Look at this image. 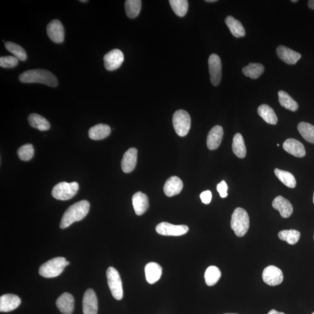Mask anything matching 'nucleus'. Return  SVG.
<instances>
[{"instance_id": "nucleus-1", "label": "nucleus", "mask_w": 314, "mask_h": 314, "mask_svg": "<svg viewBox=\"0 0 314 314\" xmlns=\"http://www.w3.org/2000/svg\"><path fill=\"white\" fill-rule=\"evenodd\" d=\"M90 203L87 200H81L72 205L68 208L61 219L60 227L66 229L75 222L82 220L90 210Z\"/></svg>"}, {"instance_id": "nucleus-2", "label": "nucleus", "mask_w": 314, "mask_h": 314, "mask_svg": "<svg viewBox=\"0 0 314 314\" xmlns=\"http://www.w3.org/2000/svg\"><path fill=\"white\" fill-rule=\"evenodd\" d=\"M19 80L25 83H42L56 87L58 80L55 75L44 70H32L24 72L19 77Z\"/></svg>"}, {"instance_id": "nucleus-3", "label": "nucleus", "mask_w": 314, "mask_h": 314, "mask_svg": "<svg viewBox=\"0 0 314 314\" xmlns=\"http://www.w3.org/2000/svg\"><path fill=\"white\" fill-rule=\"evenodd\" d=\"M70 264L64 257H56L50 259L41 265L39 274L46 278H53L59 276L64 270V268Z\"/></svg>"}, {"instance_id": "nucleus-4", "label": "nucleus", "mask_w": 314, "mask_h": 314, "mask_svg": "<svg viewBox=\"0 0 314 314\" xmlns=\"http://www.w3.org/2000/svg\"><path fill=\"white\" fill-rule=\"evenodd\" d=\"M231 226L237 236H244L250 227V219L247 211L241 208H236L232 216Z\"/></svg>"}, {"instance_id": "nucleus-5", "label": "nucleus", "mask_w": 314, "mask_h": 314, "mask_svg": "<svg viewBox=\"0 0 314 314\" xmlns=\"http://www.w3.org/2000/svg\"><path fill=\"white\" fill-rule=\"evenodd\" d=\"M78 187V184L76 182H60L53 187L51 194L54 199L57 200H68L76 195Z\"/></svg>"}, {"instance_id": "nucleus-6", "label": "nucleus", "mask_w": 314, "mask_h": 314, "mask_svg": "<svg viewBox=\"0 0 314 314\" xmlns=\"http://www.w3.org/2000/svg\"><path fill=\"white\" fill-rule=\"evenodd\" d=\"M172 122L177 135L184 137L188 134L191 126V119L188 112L183 110L176 111L173 115Z\"/></svg>"}, {"instance_id": "nucleus-7", "label": "nucleus", "mask_w": 314, "mask_h": 314, "mask_svg": "<svg viewBox=\"0 0 314 314\" xmlns=\"http://www.w3.org/2000/svg\"><path fill=\"white\" fill-rule=\"evenodd\" d=\"M106 274L108 285L112 296L116 300H121L123 298L124 291L120 275L117 269L112 267L108 268Z\"/></svg>"}, {"instance_id": "nucleus-8", "label": "nucleus", "mask_w": 314, "mask_h": 314, "mask_svg": "<svg viewBox=\"0 0 314 314\" xmlns=\"http://www.w3.org/2000/svg\"><path fill=\"white\" fill-rule=\"evenodd\" d=\"M156 230L157 233L161 235L180 236L187 234L189 228L186 225H175L163 222L157 225Z\"/></svg>"}, {"instance_id": "nucleus-9", "label": "nucleus", "mask_w": 314, "mask_h": 314, "mask_svg": "<svg viewBox=\"0 0 314 314\" xmlns=\"http://www.w3.org/2000/svg\"><path fill=\"white\" fill-rule=\"evenodd\" d=\"M208 67L211 83L217 86L222 78V63L220 57L216 54H211L208 59Z\"/></svg>"}, {"instance_id": "nucleus-10", "label": "nucleus", "mask_w": 314, "mask_h": 314, "mask_svg": "<svg viewBox=\"0 0 314 314\" xmlns=\"http://www.w3.org/2000/svg\"><path fill=\"white\" fill-rule=\"evenodd\" d=\"M124 61V54L119 49L112 50L104 57V67L109 71L117 70Z\"/></svg>"}, {"instance_id": "nucleus-11", "label": "nucleus", "mask_w": 314, "mask_h": 314, "mask_svg": "<svg viewBox=\"0 0 314 314\" xmlns=\"http://www.w3.org/2000/svg\"><path fill=\"white\" fill-rule=\"evenodd\" d=\"M262 279L269 286H274L281 284L283 281L282 271L274 265H269L264 269L262 273Z\"/></svg>"}, {"instance_id": "nucleus-12", "label": "nucleus", "mask_w": 314, "mask_h": 314, "mask_svg": "<svg viewBox=\"0 0 314 314\" xmlns=\"http://www.w3.org/2000/svg\"><path fill=\"white\" fill-rule=\"evenodd\" d=\"M47 33L51 41L57 44L62 43L64 40V28L60 20L51 21L47 26Z\"/></svg>"}, {"instance_id": "nucleus-13", "label": "nucleus", "mask_w": 314, "mask_h": 314, "mask_svg": "<svg viewBox=\"0 0 314 314\" xmlns=\"http://www.w3.org/2000/svg\"><path fill=\"white\" fill-rule=\"evenodd\" d=\"M98 300L93 289H88L85 292L83 298L84 314H97Z\"/></svg>"}, {"instance_id": "nucleus-14", "label": "nucleus", "mask_w": 314, "mask_h": 314, "mask_svg": "<svg viewBox=\"0 0 314 314\" xmlns=\"http://www.w3.org/2000/svg\"><path fill=\"white\" fill-rule=\"evenodd\" d=\"M276 53L280 59L289 65L296 64L302 57L300 53L284 46L278 47Z\"/></svg>"}, {"instance_id": "nucleus-15", "label": "nucleus", "mask_w": 314, "mask_h": 314, "mask_svg": "<svg viewBox=\"0 0 314 314\" xmlns=\"http://www.w3.org/2000/svg\"><path fill=\"white\" fill-rule=\"evenodd\" d=\"M224 136V130L222 126H215L207 136V145L208 149L216 150L219 148Z\"/></svg>"}, {"instance_id": "nucleus-16", "label": "nucleus", "mask_w": 314, "mask_h": 314, "mask_svg": "<svg viewBox=\"0 0 314 314\" xmlns=\"http://www.w3.org/2000/svg\"><path fill=\"white\" fill-rule=\"evenodd\" d=\"M138 159V150L135 148H131L126 152L123 157L121 167L125 173H130L135 168Z\"/></svg>"}, {"instance_id": "nucleus-17", "label": "nucleus", "mask_w": 314, "mask_h": 314, "mask_svg": "<svg viewBox=\"0 0 314 314\" xmlns=\"http://www.w3.org/2000/svg\"><path fill=\"white\" fill-rule=\"evenodd\" d=\"M21 303V300L18 296L13 294H6L0 298V312L8 313L15 310Z\"/></svg>"}, {"instance_id": "nucleus-18", "label": "nucleus", "mask_w": 314, "mask_h": 314, "mask_svg": "<svg viewBox=\"0 0 314 314\" xmlns=\"http://www.w3.org/2000/svg\"><path fill=\"white\" fill-rule=\"evenodd\" d=\"M272 207L278 210L282 218H288L292 216L293 207L288 200L279 196L276 197L273 201Z\"/></svg>"}, {"instance_id": "nucleus-19", "label": "nucleus", "mask_w": 314, "mask_h": 314, "mask_svg": "<svg viewBox=\"0 0 314 314\" xmlns=\"http://www.w3.org/2000/svg\"><path fill=\"white\" fill-rule=\"evenodd\" d=\"M283 148L293 156L302 158L306 156L305 146L295 139H289L283 143Z\"/></svg>"}, {"instance_id": "nucleus-20", "label": "nucleus", "mask_w": 314, "mask_h": 314, "mask_svg": "<svg viewBox=\"0 0 314 314\" xmlns=\"http://www.w3.org/2000/svg\"><path fill=\"white\" fill-rule=\"evenodd\" d=\"M74 298L69 293H64L57 300L58 309L64 314H72L74 310Z\"/></svg>"}, {"instance_id": "nucleus-21", "label": "nucleus", "mask_w": 314, "mask_h": 314, "mask_svg": "<svg viewBox=\"0 0 314 314\" xmlns=\"http://www.w3.org/2000/svg\"><path fill=\"white\" fill-rule=\"evenodd\" d=\"M132 203L135 213L138 216H142L148 210L149 199L146 194L141 192L136 193L132 197Z\"/></svg>"}, {"instance_id": "nucleus-22", "label": "nucleus", "mask_w": 314, "mask_h": 314, "mask_svg": "<svg viewBox=\"0 0 314 314\" xmlns=\"http://www.w3.org/2000/svg\"><path fill=\"white\" fill-rule=\"evenodd\" d=\"M182 180L177 176L170 177L165 183L163 187V192L168 197H173L177 195L183 189Z\"/></svg>"}, {"instance_id": "nucleus-23", "label": "nucleus", "mask_w": 314, "mask_h": 314, "mask_svg": "<svg viewBox=\"0 0 314 314\" xmlns=\"http://www.w3.org/2000/svg\"><path fill=\"white\" fill-rule=\"evenodd\" d=\"M162 269L156 262H150L145 267V275L147 281L150 284H154L161 278Z\"/></svg>"}, {"instance_id": "nucleus-24", "label": "nucleus", "mask_w": 314, "mask_h": 314, "mask_svg": "<svg viewBox=\"0 0 314 314\" xmlns=\"http://www.w3.org/2000/svg\"><path fill=\"white\" fill-rule=\"evenodd\" d=\"M111 132L110 126L100 124L93 126L89 129L88 136L91 139L99 141L107 138L110 135Z\"/></svg>"}, {"instance_id": "nucleus-25", "label": "nucleus", "mask_w": 314, "mask_h": 314, "mask_svg": "<svg viewBox=\"0 0 314 314\" xmlns=\"http://www.w3.org/2000/svg\"><path fill=\"white\" fill-rule=\"evenodd\" d=\"M225 23L227 24L228 28L230 29L232 35L240 38L245 35V31L243 25L237 19L232 16H228L225 19Z\"/></svg>"}, {"instance_id": "nucleus-26", "label": "nucleus", "mask_w": 314, "mask_h": 314, "mask_svg": "<svg viewBox=\"0 0 314 314\" xmlns=\"http://www.w3.org/2000/svg\"><path fill=\"white\" fill-rule=\"evenodd\" d=\"M258 114L268 124L276 125L278 117L274 110L267 104H262L258 108Z\"/></svg>"}, {"instance_id": "nucleus-27", "label": "nucleus", "mask_w": 314, "mask_h": 314, "mask_svg": "<svg viewBox=\"0 0 314 314\" xmlns=\"http://www.w3.org/2000/svg\"><path fill=\"white\" fill-rule=\"evenodd\" d=\"M29 125L34 128L40 131H46L50 128V122L42 115L37 114H31L29 115Z\"/></svg>"}, {"instance_id": "nucleus-28", "label": "nucleus", "mask_w": 314, "mask_h": 314, "mask_svg": "<svg viewBox=\"0 0 314 314\" xmlns=\"http://www.w3.org/2000/svg\"><path fill=\"white\" fill-rule=\"evenodd\" d=\"M232 150L238 158H244L246 156V148H245L243 136L240 134H236L234 136Z\"/></svg>"}, {"instance_id": "nucleus-29", "label": "nucleus", "mask_w": 314, "mask_h": 314, "mask_svg": "<svg viewBox=\"0 0 314 314\" xmlns=\"http://www.w3.org/2000/svg\"><path fill=\"white\" fill-rule=\"evenodd\" d=\"M278 96L279 103L281 106L293 112H295L298 110V102L293 100L291 95H289L286 92L283 90L279 91Z\"/></svg>"}, {"instance_id": "nucleus-30", "label": "nucleus", "mask_w": 314, "mask_h": 314, "mask_svg": "<svg viewBox=\"0 0 314 314\" xmlns=\"http://www.w3.org/2000/svg\"><path fill=\"white\" fill-rule=\"evenodd\" d=\"M264 70L265 68L261 64L250 63L243 68L242 72L245 76L255 79L264 73Z\"/></svg>"}, {"instance_id": "nucleus-31", "label": "nucleus", "mask_w": 314, "mask_h": 314, "mask_svg": "<svg viewBox=\"0 0 314 314\" xmlns=\"http://www.w3.org/2000/svg\"><path fill=\"white\" fill-rule=\"evenodd\" d=\"M125 7L126 15L128 18H135L141 12L142 1L141 0H126Z\"/></svg>"}, {"instance_id": "nucleus-32", "label": "nucleus", "mask_w": 314, "mask_h": 314, "mask_svg": "<svg viewBox=\"0 0 314 314\" xmlns=\"http://www.w3.org/2000/svg\"><path fill=\"white\" fill-rule=\"evenodd\" d=\"M221 277V272L216 266H210L207 269L204 274L205 281L209 286H213L219 281Z\"/></svg>"}, {"instance_id": "nucleus-33", "label": "nucleus", "mask_w": 314, "mask_h": 314, "mask_svg": "<svg viewBox=\"0 0 314 314\" xmlns=\"http://www.w3.org/2000/svg\"><path fill=\"white\" fill-rule=\"evenodd\" d=\"M274 172L276 177L285 186L290 187V188H295L296 186V180L293 174L278 168L274 170Z\"/></svg>"}, {"instance_id": "nucleus-34", "label": "nucleus", "mask_w": 314, "mask_h": 314, "mask_svg": "<svg viewBox=\"0 0 314 314\" xmlns=\"http://www.w3.org/2000/svg\"><path fill=\"white\" fill-rule=\"evenodd\" d=\"M298 131L306 141L314 144V126L305 122L299 123Z\"/></svg>"}, {"instance_id": "nucleus-35", "label": "nucleus", "mask_w": 314, "mask_h": 314, "mask_svg": "<svg viewBox=\"0 0 314 314\" xmlns=\"http://www.w3.org/2000/svg\"><path fill=\"white\" fill-rule=\"evenodd\" d=\"M300 232L294 230H283L279 232L278 237L280 239L286 241L291 245H294L298 243L300 237Z\"/></svg>"}, {"instance_id": "nucleus-36", "label": "nucleus", "mask_w": 314, "mask_h": 314, "mask_svg": "<svg viewBox=\"0 0 314 314\" xmlns=\"http://www.w3.org/2000/svg\"><path fill=\"white\" fill-rule=\"evenodd\" d=\"M169 2L176 15L183 17L186 14L189 8L188 1L187 0H170Z\"/></svg>"}, {"instance_id": "nucleus-37", "label": "nucleus", "mask_w": 314, "mask_h": 314, "mask_svg": "<svg viewBox=\"0 0 314 314\" xmlns=\"http://www.w3.org/2000/svg\"><path fill=\"white\" fill-rule=\"evenodd\" d=\"M5 49L11 53L17 59L25 61L27 59L26 51L23 48L16 43L7 42L5 43Z\"/></svg>"}, {"instance_id": "nucleus-38", "label": "nucleus", "mask_w": 314, "mask_h": 314, "mask_svg": "<svg viewBox=\"0 0 314 314\" xmlns=\"http://www.w3.org/2000/svg\"><path fill=\"white\" fill-rule=\"evenodd\" d=\"M35 150L32 144H26L23 145L18 150L17 155L19 158L23 161H28L31 159L34 156Z\"/></svg>"}, {"instance_id": "nucleus-39", "label": "nucleus", "mask_w": 314, "mask_h": 314, "mask_svg": "<svg viewBox=\"0 0 314 314\" xmlns=\"http://www.w3.org/2000/svg\"><path fill=\"white\" fill-rule=\"evenodd\" d=\"M18 64V60L13 56H6L0 58V66L4 68L15 67Z\"/></svg>"}, {"instance_id": "nucleus-40", "label": "nucleus", "mask_w": 314, "mask_h": 314, "mask_svg": "<svg viewBox=\"0 0 314 314\" xmlns=\"http://www.w3.org/2000/svg\"><path fill=\"white\" fill-rule=\"evenodd\" d=\"M217 191L220 193V195L222 198H225L228 196V187L226 182L225 180L222 181L221 183L217 185Z\"/></svg>"}, {"instance_id": "nucleus-41", "label": "nucleus", "mask_w": 314, "mask_h": 314, "mask_svg": "<svg viewBox=\"0 0 314 314\" xmlns=\"http://www.w3.org/2000/svg\"><path fill=\"white\" fill-rule=\"evenodd\" d=\"M200 199L203 203L205 204H210L212 200V193L210 190L204 191L201 193Z\"/></svg>"}, {"instance_id": "nucleus-42", "label": "nucleus", "mask_w": 314, "mask_h": 314, "mask_svg": "<svg viewBox=\"0 0 314 314\" xmlns=\"http://www.w3.org/2000/svg\"><path fill=\"white\" fill-rule=\"evenodd\" d=\"M308 5L310 9H314V0H310L308 1Z\"/></svg>"}, {"instance_id": "nucleus-43", "label": "nucleus", "mask_w": 314, "mask_h": 314, "mask_svg": "<svg viewBox=\"0 0 314 314\" xmlns=\"http://www.w3.org/2000/svg\"><path fill=\"white\" fill-rule=\"evenodd\" d=\"M268 314H285L283 313L278 312H277V311H276L275 310H272L270 311V312H269Z\"/></svg>"}, {"instance_id": "nucleus-44", "label": "nucleus", "mask_w": 314, "mask_h": 314, "mask_svg": "<svg viewBox=\"0 0 314 314\" xmlns=\"http://www.w3.org/2000/svg\"><path fill=\"white\" fill-rule=\"evenodd\" d=\"M206 2H216V0H207V1H206Z\"/></svg>"}, {"instance_id": "nucleus-45", "label": "nucleus", "mask_w": 314, "mask_h": 314, "mask_svg": "<svg viewBox=\"0 0 314 314\" xmlns=\"http://www.w3.org/2000/svg\"><path fill=\"white\" fill-rule=\"evenodd\" d=\"M80 1L81 2H87V0H80Z\"/></svg>"}, {"instance_id": "nucleus-46", "label": "nucleus", "mask_w": 314, "mask_h": 314, "mask_svg": "<svg viewBox=\"0 0 314 314\" xmlns=\"http://www.w3.org/2000/svg\"><path fill=\"white\" fill-rule=\"evenodd\" d=\"M291 1L293 2H298V0H292V1Z\"/></svg>"}, {"instance_id": "nucleus-47", "label": "nucleus", "mask_w": 314, "mask_h": 314, "mask_svg": "<svg viewBox=\"0 0 314 314\" xmlns=\"http://www.w3.org/2000/svg\"><path fill=\"white\" fill-rule=\"evenodd\" d=\"M313 203L314 204V197H313Z\"/></svg>"}, {"instance_id": "nucleus-48", "label": "nucleus", "mask_w": 314, "mask_h": 314, "mask_svg": "<svg viewBox=\"0 0 314 314\" xmlns=\"http://www.w3.org/2000/svg\"></svg>"}, {"instance_id": "nucleus-49", "label": "nucleus", "mask_w": 314, "mask_h": 314, "mask_svg": "<svg viewBox=\"0 0 314 314\" xmlns=\"http://www.w3.org/2000/svg\"><path fill=\"white\" fill-rule=\"evenodd\" d=\"M312 314H314V313H313Z\"/></svg>"}, {"instance_id": "nucleus-50", "label": "nucleus", "mask_w": 314, "mask_h": 314, "mask_svg": "<svg viewBox=\"0 0 314 314\" xmlns=\"http://www.w3.org/2000/svg\"></svg>"}]
</instances>
